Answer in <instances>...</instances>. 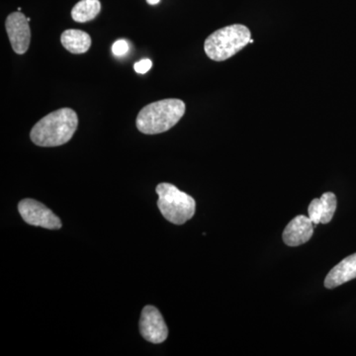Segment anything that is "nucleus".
Listing matches in <instances>:
<instances>
[{"instance_id": "f257e3e1", "label": "nucleus", "mask_w": 356, "mask_h": 356, "mask_svg": "<svg viewBox=\"0 0 356 356\" xmlns=\"http://www.w3.org/2000/svg\"><path fill=\"white\" fill-rule=\"evenodd\" d=\"M79 117L74 110L60 108L36 123L30 138L36 146L50 147L67 144L76 133Z\"/></svg>"}, {"instance_id": "f03ea898", "label": "nucleus", "mask_w": 356, "mask_h": 356, "mask_svg": "<svg viewBox=\"0 0 356 356\" xmlns=\"http://www.w3.org/2000/svg\"><path fill=\"white\" fill-rule=\"evenodd\" d=\"M185 103L177 98H168L151 103L138 114V130L146 135H156L170 130L184 116Z\"/></svg>"}, {"instance_id": "7ed1b4c3", "label": "nucleus", "mask_w": 356, "mask_h": 356, "mask_svg": "<svg viewBox=\"0 0 356 356\" xmlns=\"http://www.w3.org/2000/svg\"><path fill=\"white\" fill-rule=\"evenodd\" d=\"M250 43H252V32L247 26L233 24L212 33L205 40L204 51L211 60L224 62Z\"/></svg>"}, {"instance_id": "20e7f679", "label": "nucleus", "mask_w": 356, "mask_h": 356, "mask_svg": "<svg viewBox=\"0 0 356 356\" xmlns=\"http://www.w3.org/2000/svg\"><path fill=\"white\" fill-rule=\"evenodd\" d=\"M158 207L163 216L175 225H184L195 214L196 202L185 192L170 184H159L156 188Z\"/></svg>"}, {"instance_id": "39448f33", "label": "nucleus", "mask_w": 356, "mask_h": 356, "mask_svg": "<svg viewBox=\"0 0 356 356\" xmlns=\"http://www.w3.org/2000/svg\"><path fill=\"white\" fill-rule=\"evenodd\" d=\"M18 211L21 217L31 226L42 227L49 229L62 228V222L53 211L49 209L44 204L34 199H24L18 204Z\"/></svg>"}, {"instance_id": "423d86ee", "label": "nucleus", "mask_w": 356, "mask_h": 356, "mask_svg": "<svg viewBox=\"0 0 356 356\" xmlns=\"http://www.w3.org/2000/svg\"><path fill=\"white\" fill-rule=\"evenodd\" d=\"M30 18L26 17L21 11L9 14L6 18V28L9 41L13 51L18 55H23L28 51L31 42Z\"/></svg>"}, {"instance_id": "0eeeda50", "label": "nucleus", "mask_w": 356, "mask_h": 356, "mask_svg": "<svg viewBox=\"0 0 356 356\" xmlns=\"http://www.w3.org/2000/svg\"><path fill=\"white\" fill-rule=\"evenodd\" d=\"M140 332L146 341L161 343L168 339V329L161 312L154 306H146L140 318Z\"/></svg>"}, {"instance_id": "6e6552de", "label": "nucleus", "mask_w": 356, "mask_h": 356, "mask_svg": "<svg viewBox=\"0 0 356 356\" xmlns=\"http://www.w3.org/2000/svg\"><path fill=\"white\" fill-rule=\"evenodd\" d=\"M314 222L309 217L300 215L287 225L283 232V241L289 247H298L310 241L314 234Z\"/></svg>"}, {"instance_id": "1a4fd4ad", "label": "nucleus", "mask_w": 356, "mask_h": 356, "mask_svg": "<svg viewBox=\"0 0 356 356\" xmlns=\"http://www.w3.org/2000/svg\"><path fill=\"white\" fill-rule=\"evenodd\" d=\"M337 201L332 192H325L322 197L314 199L308 208L309 218L314 225L329 224L336 213Z\"/></svg>"}, {"instance_id": "9d476101", "label": "nucleus", "mask_w": 356, "mask_h": 356, "mask_svg": "<svg viewBox=\"0 0 356 356\" xmlns=\"http://www.w3.org/2000/svg\"><path fill=\"white\" fill-rule=\"evenodd\" d=\"M355 278H356V252L346 257L327 273L325 280V287L327 289H334Z\"/></svg>"}, {"instance_id": "9b49d317", "label": "nucleus", "mask_w": 356, "mask_h": 356, "mask_svg": "<svg viewBox=\"0 0 356 356\" xmlns=\"http://www.w3.org/2000/svg\"><path fill=\"white\" fill-rule=\"evenodd\" d=\"M60 42L65 50L74 55L86 53L91 47L90 36L81 30H65L60 36Z\"/></svg>"}, {"instance_id": "f8f14e48", "label": "nucleus", "mask_w": 356, "mask_h": 356, "mask_svg": "<svg viewBox=\"0 0 356 356\" xmlns=\"http://www.w3.org/2000/svg\"><path fill=\"white\" fill-rule=\"evenodd\" d=\"M102 11L99 0H81L72 10V19L79 23H86L96 18Z\"/></svg>"}, {"instance_id": "ddd939ff", "label": "nucleus", "mask_w": 356, "mask_h": 356, "mask_svg": "<svg viewBox=\"0 0 356 356\" xmlns=\"http://www.w3.org/2000/svg\"><path fill=\"white\" fill-rule=\"evenodd\" d=\"M129 51V44L125 40H118L115 42L113 46H112V51L116 57H122L125 56Z\"/></svg>"}, {"instance_id": "4468645a", "label": "nucleus", "mask_w": 356, "mask_h": 356, "mask_svg": "<svg viewBox=\"0 0 356 356\" xmlns=\"http://www.w3.org/2000/svg\"><path fill=\"white\" fill-rule=\"evenodd\" d=\"M152 67H153V62L149 58H143L140 62L136 63L134 70L138 74H145L152 69Z\"/></svg>"}, {"instance_id": "2eb2a0df", "label": "nucleus", "mask_w": 356, "mask_h": 356, "mask_svg": "<svg viewBox=\"0 0 356 356\" xmlns=\"http://www.w3.org/2000/svg\"><path fill=\"white\" fill-rule=\"evenodd\" d=\"M147 2L149 6H156V4H159V2H161V0H147Z\"/></svg>"}]
</instances>
